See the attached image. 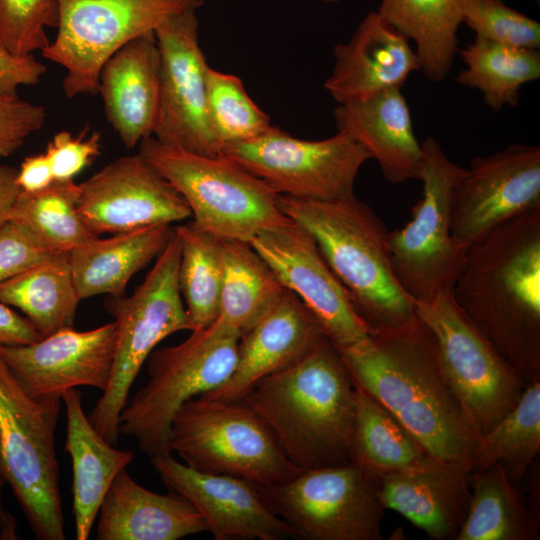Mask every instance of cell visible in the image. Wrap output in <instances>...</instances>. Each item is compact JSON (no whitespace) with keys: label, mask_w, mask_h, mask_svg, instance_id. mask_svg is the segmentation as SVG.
<instances>
[{"label":"cell","mask_w":540,"mask_h":540,"mask_svg":"<svg viewBox=\"0 0 540 540\" xmlns=\"http://www.w3.org/2000/svg\"><path fill=\"white\" fill-rule=\"evenodd\" d=\"M353 381L381 403L433 459L471 472L478 440L445 378L435 337L417 316L394 328H370L338 349Z\"/></svg>","instance_id":"cell-1"},{"label":"cell","mask_w":540,"mask_h":540,"mask_svg":"<svg viewBox=\"0 0 540 540\" xmlns=\"http://www.w3.org/2000/svg\"><path fill=\"white\" fill-rule=\"evenodd\" d=\"M452 295L525 383L540 381V205L467 249Z\"/></svg>","instance_id":"cell-2"},{"label":"cell","mask_w":540,"mask_h":540,"mask_svg":"<svg viewBox=\"0 0 540 540\" xmlns=\"http://www.w3.org/2000/svg\"><path fill=\"white\" fill-rule=\"evenodd\" d=\"M241 400L299 470L351 462L355 385L326 336L293 365L256 382Z\"/></svg>","instance_id":"cell-3"},{"label":"cell","mask_w":540,"mask_h":540,"mask_svg":"<svg viewBox=\"0 0 540 540\" xmlns=\"http://www.w3.org/2000/svg\"><path fill=\"white\" fill-rule=\"evenodd\" d=\"M278 207L312 235L370 328L399 327L416 317L391 266L389 231L368 204L356 196L311 201L279 194Z\"/></svg>","instance_id":"cell-4"},{"label":"cell","mask_w":540,"mask_h":540,"mask_svg":"<svg viewBox=\"0 0 540 540\" xmlns=\"http://www.w3.org/2000/svg\"><path fill=\"white\" fill-rule=\"evenodd\" d=\"M139 154L184 198L192 223L219 239L250 243L260 232L292 222L274 189L222 155L195 154L152 136L140 142Z\"/></svg>","instance_id":"cell-5"},{"label":"cell","mask_w":540,"mask_h":540,"mask_svg":"<svg viewBox=\"0 0 540 540\" xmlns=\"http://www.w3.org/2000/svg\"><path fill=\"white\" fill-rule=\"evenodd\" d=\"M191 332L180 344L150 353L149 379L120 414L119 432L133 437L149 457L171 453L170 429L179 408L217 389L234 371L239 332L218 320Z\"/></svg>","instance_id":"cell-6"},{"label":"cell","mask_w":540,"mask_h":540,"mask_svg":"<svg viewBox=\"0 0 540 540\" xmlns=\"http://www.w3.org/2000/svg\"><path fill=\"white\" fill-rule=\"evenodd\" d=\"M180 241L173 233L144 281L131 296H109L107 312L114 317L116 340L110 381L88 418L95 430L114 445L119 418L141 367L156 345L193 325L178 284Z\"/></svg>","instance_id":"cell-7"},{"label":"cell","mask_w":540,"mask_h":540,"mask_svg":"<svg viewBox=\"0 0 540 540\" xmlns=\"http://www.w3.org/2000/svg\"><path fill=\"white\" fill-rule=\"evenodd\" d=\"M61 399L31 398L0 357V457L31 531L38 540H64L55 451Z\"/></svg>","instance_id":"cell-8"},{"label":"cell","mask_w":540,"mask_h":540,"mask_svg":"<svg viewBox=\"0 0 540 540\" xmlns=\"http://www.w3.org/2000/svg\"><path fill=\"white\" fill-rule=\"evenodd\" d=\"M169 448L195 470L231 475L256 486L282 483L301 471L242 400L199 395L186 401L172 420Z\"/></svg>","instance_id":"cell-9"},{"label":"cell","mask_w":540,"mask_h":540,"mask_svg":"<svg viewBox=\"0 0 540 540\" xmlns=\"http://www.w3.org/2000/svg\"><path fill=\"white\" fill-rule=\"evenodd\" d=\"M421 147L422 197L411 220L388 233L393 272L414 303L452 292L467 252L454 240L450 226L452 192L465 168L450 160L433 136Z\"/></svg>","instance_id":"cell-10"},{"label":"cell","mask_w":540,"mask_h":540,"mask_svg":"<svg viewBox=\"0 0 540 540\" xmlns=\"http://www.w3.org/2000/svg\"><path fill=\"white\" fill-rule=\"evenodd\" d=\"M414 311L433 333L463 420L479 437L516 405L526 383L468 319L452 292L415 302Z\"/></svg>","instance_id":"cell-11"},{"label":"cell","mask_w":540,"mask_h":540,"mask_svg":"<svg viewBox=\"0 0 540 540\" xmlns=\"http://www.w3.org/2000/svg\"><path fill=\"white\" fill-rule=\"evenodd\" d=\"M256 488L295 538L382 539L386 509L378 495L379 478L354 462L302 470L288 481Z\"/></svg>","instance_id":"cell-12"},{"label":"cell","mask_w":540,"mask_h":540,"mask_svg":"<svg viewBox=\"0 0 540 540\" xmlns=\"http://www.w3.org/2000/svg\"><path fill=\"white\" fill-rule=\"evenodd\" d=\"M57 35L42 56L65 71L68 98L97 94L106 60L129 41L154 32L171 16L197 11L203 0H57Z\"/></svg>","instance_id":"cell-13"},{"label":"cell","mask_w":540,"mask_h":540,"mask_svg":"<svg viewBox=\"0 0 540 540\" xmlns=\"http://www.w3.org/2000/svg\"><path fill=\"white\" fill-rule=\"evenodd\" d=\"M220 155L266 182L278 194L311 201L355 196L359 170L371 159L344 132L323 140H304L275 126L255 139L223 146Z\"/></svg>","instance_id":"cell-14"},{"label":"cell","mask_w":540,"mask_h":540,"mask_svg":"<svg viewBox=\"0 0 540 540\" xmlns=\"http://www.w3.org/2000/svg\"><path fill=\"white\" fill-rule=\"evenodd\" d=\"M195 10L175 14L155 31L160 52L159 105L154 138L204 156H219L220 146L207 110V71L199 43Z\"/></svg>","instance_id":"cell-15"},{"label":"cell","mask_w":540,"mask_h":540,"mask_svg":"<svg viewBox=\"0 0 540 540\" xmlns=\"http://www.w3.org/2000/svg\"><path fill=\"white\" fill-rule=\"evenodd\" d=\"M540 205V146L513 143L476 156L454 186L450 226L468 249L479 239Z\"/></svg>","instance_id":"cell-16"},{"label":"cell","mask_w":540,"mask_h":540,"mask_svg":"<svg viewBox=\"0 0 540 540\" xmlns=\"http://www.w3.org/2000/svg\"><path fill=\"white\" fill-rule=\"evenodd\" d=\"M250 244L281 284L310 310L337 349L352 346L368 336L369 325L307 230L292 221L260 232Z\"/></svg>","instance_id":"cell-17"},{"label":"cell","mask_w":540,"mask_h":540,"mask_svg":"<svg viewBox=\"0 0 540 540\" xmlns=\"http://www.w3.org/2000/svg\"><path fill=\"white\" fill-rule=\"evenodd\" d=\"M79 189V215L96 236L192 217L180 193L139 153L107 164Z\"/></svg>","instance_id":"cell-18"},{"label":"cell","mask_w":540,"mask_h":540,"mask_svg":"<svg viewBox=\"0 0 540 540\" xmlns=\"http://www.w3.org/2000/svg\"><path fill=\"white\" fill-rule=\"evenodd\" d=\"M115 340L114 322L87 331L66 327L31 344L0 346V357L31 398L61 399L80 386L106 389Z\"/></svg>","instance_id":"cell-19"},{"label":"cell","mask_w":540,"mask_h":540,"mask_svg":"<svg viewBox=\"0 0 540 540\" xmlns=\"http://www.w3.org/2000/svg\"><path fill=\"white\" fill-rule=\"evenodd\" d=\"M150 461L171 492L196 507L216 540L295 538L291 527L270 510L251 482L195 470L172 453L152 456Z\"/></svg>","instance_id":"cell-20"},{"label":"cell","mask_w":540,"mask_h":540,"mask_svg":"<svg viewBox=\"0 0 540 540\" xmlns=\"http://www.w3.org/2000/svg\"><path fill=\"white\" fill-rule=\"evenodd\" d=\"M325 334L314 315L290 290L238 342L233 373L217 389L201 394L238 401L260 379L279 372L307 355Z\"/></svg>","instance_id":"cell-21"},{"label":"cell","mask_w":540,"mask_h":540,"mask_svg":"<svg viewBox=\"0 0 540 540\" xmlns=\"http://www.w3.org/2000/svg\"><path fill=\"white\" fill-rule=\"evenodd\" d=\"M333 55L335 64L324 87L338 104L401 88L420 70L409 39L377 11L369 12L350 40L334 47Z\"/></svg>","instance_id":"cell-22"},{"label":"cell","mask_w":540,"mask_h":540,"mask_svg":"<svg viewBox=\"0 0 540 540\" xmlns=\"http://www.w3.org/2000/svg\"><path fill=\"white\" fill-rule=\"evenodd\" d=\"M333 118L338 131L351 136L377 160L388 182L420 179L423 151L401 88L338 104Z\"/></svg>","instance_id":"cell-23"},{"label":"cell","mask_w":540,"mask_h":540,"mask_svg":"<svg viewBox=\"0 0 540 540\" xmlns=\"http://www.w3.org/2000/svg\"><path fill=\"white\" fill-rule=\"evenodd\" d=\"M159 88L160 52L154 32L129 41L103 64L97 93L107 120L126 148L153 134Z\"/></svg>","instance_id":"cell-24"},{"label":"cell","mask_w":540,"mask_h":540,"mask_svg":"<svg viewBox=\"0 0 540 540\" xmlns=\"http://www.w3.org/2000/svg\"><path fill=\"white\" fill-rule=\"evenodd\" d=\"M470 471L431 459L379 476V499L432 540H454L470 499Z\"/></svg>","instance_id":"cell-25"},{"label":"cell","mask_w":540,"mask_h":540,"mask_svg":"<svg viewBox=\"0 0 540 540\" xmlns=\"http://www.w3.org/2000/svg\"><path fill=\"white\" fill-rule=\"evenodd\" d=\"M207 531L196 507L182 495L159 494L120 471L98 512V540H177Z\"/></svg>","instance_id":"cell-26"},{"label":"cell","mask_w":540,"mask_h":540,"mask_svg":"<svg viewBox=\"0 0 540 540\" xmlns=\"http://www.w3.org/2000/svg\"><path fill=\"white\" fill-rule=\"evenodd\" d=\"M61 399L67 418L65 451L73 469L75 537L87 540L107 491L133 461L134 453L116 449L100 436L84 413L79 390L69 389Z\"/></svg>","instance_id":"cell-27"},{"label":"cell","mask_w":540,"mask_h":540,"mask_svg":"<svg viewBox=\"0 0 540 540\" xmlns=\"http://www.w3.org/2000/svg\"><path fill=\"white\" fill-rule=\"evenodd\" d=\"M172 233L170 224L152 225L106 239L98 236L71 251L68 260L80 300L125 295L132 276L157 258Z\"/></svg>","instance_id":"cell-28"},{"label":"cell","mask_w":540,"mask_h":540,"mask_svg":"<svg viewBox=\"0 0 540 540\" xmlns=\"http://www.w3.org/2000/svg\"><path fill=\"white\" fill-rule=\"evenodd\" d=\"M468 0H382L377 10L416 44L420 71L431 82L448 76L458 53V28Z\"/></svg>","instance_id":"cell-29"},{"label":"cell","mask_w":540,"mask_h":540,"mask_svg":"<svg viewBox=\"0 0 540 540\" xmlns=\"http://www.w3.org/2000/svg\"><path fill=\"white\" fill-rule=\"evenodd\" d=\"M470 499L454 540H535L539 518L523 502L500 463L469 475Z\"/></svg>","instance_id":"cell-30"},{"label":"cell","mask_w":540,"mask_h":540,"mask_svg":"<svg viewBox=\"0 0 540 540\" xmlns=\"http://www.w3.org/2000/svg\"><path fill=\"white\" fill-rule=\"evenodd\" d=\"M223 280L218 321L241 336L279 301L286 288L249 242L221 239Z\"/></svg>","instance_id":"cell-31"},{"label":"cell","mask_w":540,"mask_h":540,"mask_svg":"<svg viewBox=\"0 0 540 540\" xmlns=\"http://www.w3.org/2000/svg\"><path fill=\"white\" fill-rule=\"evenodd\" d=\"M0 301L23 312L42 338L72 327L81 300L68 254H58L0 282Z\"/></svg>","instance_id":"cell-32"},{"label":"cell","mask_w":540,"mask_h":540,"mask_svg":"<svg viewBox=\"0 0 540 540\" xmlns=\"http://www.w3.org/2000/svg\"><path fill=\"white\" fill-rule=\"evenodd\" d=\"M354 385L356 416L351 462L379 478L433 459L389 410L355 382Z\"/></svg>","instance_id":"cell-33"},{"label":"cell","mask_w":540,"mask_h":540,"mask_svg":"<svg viewBox=\"0 0 540 540\" xmlns=\"http://www.w3.org/2000/svg\"><path fill=\"white\" fill-rule=\"evenodd\" d=\"M466 68L455 80L477 89L494 112L516 107L521 87L540 78V51L509 47L479 37L458 49Z\"/></svg>","instance_id":"cell-34"},{"label":"cell","mask_w":540,"mask_h":540,"mask_svg":"<svg viewBox=\"0 0 540 540\" xmlns=\"http://www.w3.org/2000/svg\"><path fill=\"white\" fill-rule=\"evenodd\" d=\"M540 451V381L526 383L516 405L478 437L471 471L500 463L515 484Z\"/></svg>","instance_id":"cell-35"},{"label":"cell","mask_w":540,"mask_h":540,"mask_svg":"<svg viewBox=\"0 0 540 540\" xmlns=\"http://www.w3.org/2000/svg\"><path fill=\"white\" fill-rule=\"evenodd\" d=\"M79 184L54 180L36 192L21 191L9 219L27 228L54 253L69 254L96 236L81 219Z\"/></svg>","instance_id":"cell-36"},{"label":"cell","mask_w":540,"mask_h":540,"mask_svg":"<svg viewBox=\"0 0 540 540\" xmlns=\"http://www.w3.org/2000/svg\"><path fill=\"white\" fill-rule=\"evenodd\" d=\"M180 241L178 284L193 330L219 317L223 280L221 239L192 222L174 227Z\"/></svg>","instance_id":"cell-37"},{"label":"cell","mask_w":540,"mask_h":540,"mask_svg":"<svg viewBox=\"0 0 540 540\" xmlns=\"http://www.w3.org/2000/svg\"><path fill=\"white\" fill-rule=\"evenodd\" d=\"M207 110L220 150L225 145L255 139L272 127L269 116L253 102L239 77L210 66Z\"/></svg>","instance_id":"cell-38"},{"label":"cell","mask_w":540,"mask_h":540,"mask_svg":"<svg viewBox=\"0 0 540 540\" xmlns=\"http://www.w3.org/2000/svg\"><path fill=\"white\" fill-rule=\"evenodd\" d=\"M463 23L476 37L501 45L540 48V23L505 4L503 0H468Z\"/></svg>","instance_id":"cell-39"},{"label":"cell","mask_w":540,"mask_h":540,"mask_svg":"<svg viewBox=\"0 0 540 540\" xmlns=\"http://www.w3.org/2000/svg\"><path fill=\"white\" fill-rule=\"evenodd\" d=\"M58 24L57 0H0V44L15 54L43 51L45 28Z\"/></svg>","instance_id":"cell-40"},{"label":"cell","mask_w":540,"mask_h":540,"mask_svg":"<svg viewBox=\"0 0 540 540\" xmlns=\"http://www.w3.org/2000/svg\"><path fill=\"white\" fill-rule=\"evenodd\" d=\"M61 254L44 246L27 228L9 219L0 229V282Z\"/></svg>","instance_id":"cell-41"},{"label":"cell","mask_w":540,"mask_h":540,"mask_svg":"<svg viewBox=\"0 0 540 540\" xmlns=\"http://www.w3.org/2000/svg\"><path fill=\"white\" fill-rule=\"evenodd\" d=\"M44 106L0 94V158L16 152L25 140L42 128L46 120Z\"/></svg>","instance_id":"cell-42"},{"label":"cell","mask_w":540,"mask_h":540,"mask_svg":"<svg viewBox=\"0 0 540 540\" xmlns=\"http://www.w3.org/2000/svg\"><path fill=\"white\" fill-rule=\"evenodd\" d=\"M101 133L95 131L89 137H73L68 131H60L48 143L46 155L51 163L54 180H73L100 154Z\"/></svg>","instance_id":"cell-43"},{"label":"cell","mask_w":540,"mask_h":540,"mask_svg":"<svg viewBox=\"0 0 540 540\" xmlns=\"http://www.w3.org/2000/svg\"><path fill=\"white\" fill-rule=\"evenodd\" d=\"M45 72L33 54H15L0 44V94L17 95L19 87L37 85Z\"/></svg>","instance_id":"cell-44"},{"label":"cell","mask_w":540,"mask_h":540,"mask_svg":"<svg viewBox=\"0 0 540 540\" xmlns=\"http://www.w3.org/2000/svg\"><path fill=\"white\" fill-rule=\"evenodd\" d=\"M41 338L26 317L0 301V346L31 344Z\"/></svg>","instance_id":"cell-45"},{"label":"cell","mask_w":540,"mask_h":540,"mask_svg":"<svg viewBox=\"0 0 540 540\" xmlns=\"http://www.w3.org/2000/svg\"><path fill=\"white\" fill-rule=\"evenodd\" d=\"M54 175L46 153L27 156L17 170L16 183L23 192H36L48 187Z\"/></svg>","instance_id":"cell-46"},{"label":"cell","mask_w":540,"mask_h":540,"mask_svg":"<svg viewBox=\"0 0 540 540\" xmlns=\"http://www.w3.org/2000/svg\"><path fill=\"white\" fill-rule=\"evenodd\" d=\"M16 175L17 169L0 164V229L9 220L11 209L21 192Z\"/></svg>","instance_id":"cell-47"},{"label":"cell","mask_w":540,"mask_h":540,"mask_svg":"<svg viewBox=\"0 0 540 540\" xmlns=\"http://www.w3.org/2000/svg\"><path fill=\"white\" fill-rule=\"evenodd\" d=\"M5 482L6 481L0 457V539L16 540L18 539L16 520L14 516L5 509L2 499V490Z\"/></svg>","instance_id":"cell-48"},{"label":"cell","mask_w":540,"mask_h":540,"mask_svg":"<svg viewBox=\"0 0 540 540\" xmlns=\"http://www.w3.org/2000/svg\"><path fill=\"white\" fill-rule=\"evenodd\" d=\"M324 3H338L340 0H322Z\"/></svg>","instance_id":"cell-49"},{"label":"cell","mask_w":540,"mask_h":540,"mask_svg":"<svg viewBox=\"0 0 540 540\" xmlns=\"http://www.w3.org/2000/svg\"><path fill=\"white\" fill-rule=\"evenodd\" d=\"M536 2V4H540V0H534Z\"/></svg>","instance_id":"cell-50"}]
</instances>
